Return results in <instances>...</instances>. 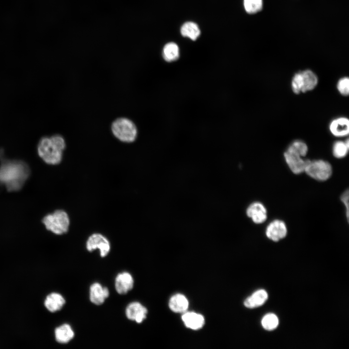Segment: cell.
<instances>
[{"label": "cell", "instance_id": "d6986e66", "mask_svg": "<svg viewBox=\"0 0 349 349\" xmlns=\"http://www.w3.org/2000/svg\"><path fill=\"white\" fill-rule=\"evenodd\" d=\"M189 302L183 295L177 294L171 297L169 302L171 310L175 313L184 312L188 309Z\"/></svg>", "mask_w": 349, "mask_h": 349}, {"label": "cell", "instance_id": "e0dca14e", "mask_svg": "<svg viewBox=\"0 0 349 349\" xmlns=\"http://www.w3.org/2000/svg\"><path fill=\"white\" fill-rule=\"evenodd\" d=\"M75 333L71 326L64 324L57 327L55 330V336L57 342L61 344H66L73 339Z\"/></svg>", "mask_w": 349, "mask_h": 349}, {"label": "cell", "instance_id": "9c48e42d", "mask_svg": "<svg viewBox=\"0 0 349 349\" xmlns=\"http://www.w3.org/2000/svg\"><path fill=\"white\" fill-rule=\"evenodd\" d=\"M287 233L286 224L284 222L280 220H275L270 222L266 229L267 238L275 242L286 237Z\"/></svg>", "mask_w": 349, "mask_h": 349}, {"label": "cell", "instance_id": "8992f818", "mask_svg": "<svg viewBox=\"0 0 349 349\" xmlns=\"http://www.w3.org/2000/svg\"><path fill=\"white\" fill-rule=\"evenodd\" d=\"M332 172L331 164L322 159L310 160L304 171L310 177L320 181L328 179L332 175Z\"/></svg>", "mask_w": 349, "mask_h": 349}, {"label": "cell", "instance_id": "ac0fdd59", "mask_svg": "<svg viewBox=\"0 0 349 349\" xmlns=\"http://www.w3.org/2000/svg\"><path fill=\"white\" fill-rule=\"evenodd\" d=\"M268 298L267 292L264 289H260L247 298L244 302V304L247 308H256L262 305Z\"/></svg>", "mask_w": 349, "mask_h": 349}, {"label": "cell", "instance_id": "7402d4cb", "mask_svg": "<svg viewBox=\"0 0 349 349\" xmlns=\"http://www.w3.org/2000/svg\"><path fill=\"white\" fill-rule=\"evenodd\" d=\"M349 149V142L348 139L345 141H336L333 146V155L337 159L343 158L347 155Z\"/></svg>", "mask_w": 349, "mask_h": 349}, {"label": "cell", "instance_id": "30bf717a", "mask_svg": "<svg viewBox=\"0 0 349 349\" xmlns=\"http://www.w3.org/2000/svg\"><path fill=\"white\" fill-rule=\"evenodd\" d=\"M125 313L127 319L140 324L146 318L147 309L140 302L133 301L127 306Z\"/></svg>", "mask_w": 349, "mask_h": 349}, {"label": "cell", "instance_id": "5b68a950", "mask_svg": "<svg viewBox=\"0 0 349 349\" xmlns=\"http://www.w3.org/2000/svg\"><path fill=\"white\" fill-rule=\"evenodd\" d=\"M46 227L57 235H62L68 230L70 221L67 214L62 210H57L43 220Z\"/></svg>", "mask_w": 349, "mask_h": 349}, {"label": "cell", "instance_id": "ffe728a7", "mask_svg": "<svg viewBox=\"0 0 349 349\" xmlns=\"http://www.w3.org/2000/svg\"><path fill=\"white\" fill-rule=\"evenodd\" d=\"M180 32L182 36L194 41L200 35V30L197 24L193 22L188 21L183 24L180 29Z\"/></svg>", "mask_w": 349, "mask_h": 349}, {"label": "cell", "instance_id": "2e32d148", "mask_svg": "<svg viewBox=\"0 0 349 349\" xmlns=\"http://www.w3.org/2000/svg\"><path fill=\"white\" fill-rule=\"evenodd\" d=\"M182 319L185 326L192 330L201 328L204 324V317L194 312H187L182 316Z\"/></svg>", "mask_w": 349, "mask_h": 349}, {"label": "cell", "instance_id": "4316f807", "mask_svg": "<svg viewBox=\"0 0 349 349\" xmlns=\"http://www.w3.org/2000/svg\"><path fill=\"white\" fill-rule=\"evenodd\" d=\"M349 190L345 191L340 197V199L344 204L346 208V216L348 221H349Z\"/></svg>", "mask_w": 349, "mask_h": 349}, {"label": "cell", "instance_id": "277c9868", "mask_svg": "<svg viewBox=\"0 0 349 349\" xmlns=\"http://www.w3.org/2000/svg\"><path fill=\"white\" fill-rule=\"evenodd\" d=\"M111 128L114 136L123 142L131 143L136 138V127L128 118L122 117L116 119L112 123Z\"/></svg>", "mask_w": 349, "mask_h": 349}, {"label": "cell", "instance_id": "8fae6325", "mask_svg": "<svg viewBox=\"0 0 349 349\" xmlns=\"http://www.w3.org/2000/svg\"><path fill=\"white\" fill-rule=\"evenodd\" d=\"M115 288L120 295H125L134 286V279L131 274L127 271L118 274L115 279Z\"/></svg>", "mask_w": 349, "mask_h": 349}, {"label": "cell", "instance_id": "9a60e30c", "mask_svg": "<svg viewBox=\"0 0 349 349\" xmlns=\"http://www.w3.org/2000/svg\"><path fill=\"white\" fill-rule=\"evenodd\" d=\"M65 303V300L63 296L54 292L47 297L44 303L46 308L52 313L60 310Z\"/></svg>", "mask_w": 349, "mask_h": 349}, {"label": "cell", "instance_id": "603a6c76", "mask_svg": "<svg viewBox=\"0 0 349 349\" xmlns=\"http://www.w3.org/2000/svg\"><path fill=\"white\" fill-rule=\"evenodd\" d=\"M243 6L246 13L254 15L262 10L264 1L263 0H243Z\"/></svg>", "mask_w": 349, "mask_h": 349}, {"label": "cell", "instance_id": "5bb4252c", "mask_svg": "<svg viewBox=\"0 0 349 349\" xmlns=\"http://www.w3.org/2000/svg\"><path fill=\"white\" fill-rule=\"evenodd\" d=\"M329 130L333 136L342 137L349 132V120L346 117H339L333 120L329 125Z\"/></svg>", "mask_w": 349, "mask_h": 349}, {"label": "cell", "instance_id": "3957f363", "mask_svg": "<svg viewBox=\"0 0 349 349\" xmlns=\"http://www.w3.org/2000/svg\"><path fill=\"white\" fill-rule=\"evenodd\" d=\"M317 75L310 69L295 73L291 81V88L295 94L304 93L314 90L318 84Z\"/></svg>", "mask_w": 349, "mask_h": 349}, {"label": "cell", "instance_id": "52a82bcc", "mask_svg": "<svg viewBox=\"0 0 349 349\" xmlns=\"http://www.w3.org/2000/svg\"><path fill=\"white\" fill-rule=\"evenodd\" d=\"M86 247L87 250L90 252L98 249L100 255L102 257L106 256L111 249V245L108 239L99 233L93 234L88 238Z\"/></svg>", "mask_w": 349, "mask_h": 349}, {"label": "cell", "instance_id": "7c38bea8", "mask_svg": "<svg viewBox=\"0 0 349 349\" xmlns=\"http://www.w3.org/2000/svg\"><path fill=\"white\" fill-rule=\"evenodd\" d=\"M109 295V289L107 287L103 286L98 283H93L90 287V300L95 305L102 304Z\"/></svg>", "mask_w": 349, "mask_h": 349}, {"label": "cell", "instance_id": "484cf974", "mask_svg": "<svg viewBox=\"0 0 349 349\" xmlns=\"http://www.w3.org/2000/svg\"><path fill=\"white\" fill-rule=\"evenodd\" d=\"M336 88L338 92L343 96H346L349 94V79L347 77L340 78L337 81Z\"/></svg>", "mask_w": 349, "mask_h": 349}, {"label": "cell", "instance_id": "4fadbf2b", "mask_svg": "<svg viewBox=\"0 0 349 349\" xmlns=\"http://www.w3.org/2000/svg\"><path fill=\"white\" fill-rule=\"evenodd\" d=\"M246 214L254 222L261 224L267 219V211L265 206L260 202H254L247 209Z\"/></svg>", "mask_w": 349, "mask_h": 349}, {"label": "cell", "instance_id": "ba28073f", "mask_svg": "<svg viewBox=\"0 0 349 349\" xmlns=\"http://www.w3.org/2000/svg\"><path fill=\"white\" fill-rule=\"evenodd\" d=\"M285 161L290 170L295 174L304 172L310 159H303L300 155L286 150L284 154Z\"/></svg>", "mask_w": 349, "mask_h": 349}, {"label": "cell", "instance_id": "6da1fadb", "mask_svg": "<svg viewBox=\"0 0 349 349\" xmlns=\"http://www.w3.org/2000/svg\"><path fill=\"white\" fill-rule=\"evenodd\" d=\"M65 147L63 138L56 134L50 137H42L37 146L39 156L48 164L55 165L62 159L63 152Z\"/></svg>", "mask_w": 349, "mask_h": 349}, {"label": "cell", "instance_id": "d4e9b609", "mask_svg": "<svg viewBox=\"0 0 349 349\" xmlns=\"http://www.w3.org/2000/svg\"><path fill=\"white\" fill-rule=\"evenodd\" d=\"M261 324L265 329L271 331L277 328L279 324V320L275 314H268L263 317Z\"/></svg>", "mask_w": 349, "mask_h": 349}, {"label": "cell", "instance_id": "44dd1931", "mask_svg": "<svg viewBox=\"0 0 349 349\" xmlns=\"http://www.w3.org/2000/svg\"><path fill=\"white\" fill-rule=\"evenodd\" d=\"M162 56L164 59L168 62L176 60L179 56V49L177 45L174 42L166 44L163 48Z\"/></svg>", "mask_w": 349, "mask_h": 349}, {"label": "cell", "instance_id": "cb8c5ba5", "mask_svg": "<svg viewBox=\"0 0 349 349\" xmlns=\"http://www.w3.org/2000/svg\"><path fill=\"white\" fill-rule=\"evenodd\" d=\"M287 150L295 152L302 157L307 154L308 148L306 143L300 140L293 141L288 147Z\"/></svg>", "mask_w": 349, "mask_h": 349}, {"label": "cell", "instance_id": "7a4b0ae2", "mask_svg": "<svg viewBox=\"0 0 349 349\" xmlns=\"http://www.w3.org/2000/svg\"><path fill=\"white\" fill-rule=\"evenodd\" d=\"M27 174V169L23 162H5L0 168V181L5 183L9 190H16L21 186Z\"/></svg>", "mask_w": 349, "mask_h": 349}]
</instances>
